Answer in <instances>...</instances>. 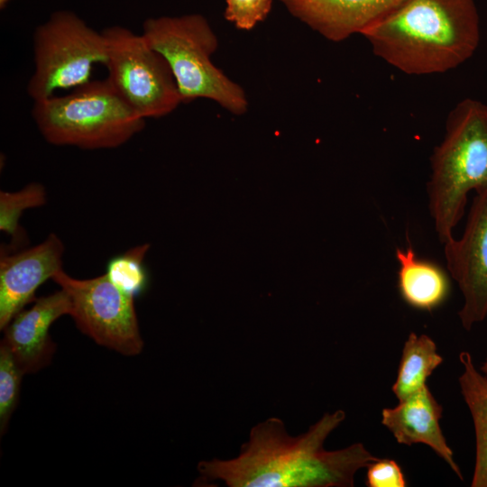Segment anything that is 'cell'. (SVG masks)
<instances>
[{
    "label": "cell",
    "instance_id": "4fadbf2b",
    "mask_svg": "<svg viewBox=\"0 0 487 487\" xmlns=\"http://www.w3.org/2000/svg\"><path fill=\"white\" fill-rule=\"evenodd\" d=\"M442 413V406L426 385L399 400L396 407L383 409L381 423L399 444L411 446L421 443L429 446L463 480L461 469L440 427Z\"/></svg>",
    "mask_w": 487,
    "mask_h": 487
},
{
    "label": "cell",
    "instance_id": "8fae6325",
    "mask_svg": "<svg viewBox=\"0 0 487 487\" xmlns=\"http://www.w3.org/2000/svg\"><path fill=\"white\" fill-rule=\"evenodd\" d=\"M69 298L62 289L33 301L31 308L21 310L7 325L3 340L26 373L46 366L55 351L49 330L52 323L64 315H70Z\"/></svg>",
    "mask_w": 487,
    "mask_h": 487
},
{
    "label": "cell",
    "instance_id": "30bf717a",
    "mask_svg": "<svg viewBox=\"0 0 487 487\" xmlns=\"http://www.w3.org/2000/svg\"><path fill=\"white\" fill-rule=\"evenodd\" d=\"M63 253L64 245L55 234H51L42 243L23 251L12 253L1 251V330L26 304L36 299L37 289L62 269Z\"/></svg>",
    "mask_w": 487,
    "mask_h": 487
},
{
    "label": "cell",
    "instance_id": "8992f818",
    "mask_svg": "<svg viewBox=\"0 0 487 487\" xmlns=\"http://www.w3.org/2000/svg\"><path fill=\"white\" fill-rule=\"evenodd\" d=\"M34 72L28 85L33 101L59 89L78 87L91 79L96 64H106L107 47L96 32L70 11L54 12L33 33Z\"/></svg>",
    "mask_w": 487,
    "mask_h": 487
},
{
    "label": "cell",
    "instance_id": "7402d4cb",
    "mask_svg": "<svg viewBox=\"0 0 487 487\" xmlns=\"http://www.w3.org/2000/svg\"><path fill=\"white\" fill-rule=\"evenodd\" d=\"M480 370L482 372H483L484 374H487V356L483 362V363L482 364V366L480 367Z\"/></svg>",
    "mask_w": 487,
    "mask_h": 487
},
{
    "label": "cell",
    "instance_id": "e0dca14e",
    "mask_svg": "<svg viewBox=\"0 0 487 487\" xmlns=\"http://www.w3.org/2000/svg\"><path fill=\"white\" fill-rule=\"evenodd\" d=\"M148 249L147 244L133 247L113 257L106 266V274L109 280L133 299L142 294L148 284V273L143 264Z\"/></svg>",
    "mask_w": 487,
    "mask_h": 487
},
{
    "label": "cell",
    "instance_id": "5b68a950",
    "mask_svg": "<svg viewBox=\"0 0 487 487\" xmlns=\"http://www.w3.org/2000/svg\"><path fill=\"white\" fill-rule=\"evenodd\" d=\"M142 34L168 62L181 103L207 98L233 114L246 112L244 90L212 62L218 41L203 15L148 18Z\"/></svg>",
    "mask_w": 487,
    "mask_h": 487
},
{
    "label": "cell",
    "instance_id": "3957f363",
    "mask_svg": "<svg viewBox=\"0 0 487 487\" xmlns=\"http://www.w3.org/2000/svg\"><path fill=\"white\" fill-rule=\"evenodd\" d=\"M428 209L444 244L463 217L471 191H487V104L464 98L449 112L430 156Z\"/></svg>",
    "mask_w": 487,
    "mask_h": 487
},
{
    "label": "cell",
    "instance_id": "ac0fdd59",
    "mask_svg": "<svg viewBox=\"0 0 487 487\" xmlns=\"http://www.w3.org/2000/svg\"><path fill=\"white\" fill-rule=\"evenodd\" d=\"M46 203L45 188L40 183H31L16 192H0V230L9 234L13 242L21 243L23 230L19 225L23 212Z\"/></svg>",
    "mask_w": 487,
    "mask_h": 487
},
{
    "label": "cell",
    "instance_id": "6da1fadb",
    "mask_svg": "<svg viewBox=\"0 0 487 487\" xmlns=\"http://www.w3.org/2000/svg\"><path fill=\"white\" fill-rule=\"evenodd\" d=\"M345 418L325 413L308 430L290 436L284 423L271 418L254 426L236 458L202 461L204 482L222 480L229 487H346L356 472L379 459L362 443L327 451L324 443Z\"/></svg>",
    "mask_w": 487,
    "mask_h": 487
},
{
    "label": "cell",
    "instance_id": "603a6c76",
    "mask_svg": "<svg viewBox=\"0 0 487 487\" xmlns=\"http://www.w3.org/2000/svg\"><path fill=\"white\" fill-rule=\"evenodd\" d=\"M10 0H0V8L3 9L6 6Z\"/></svg>",
    "mask_w": 487,
    "mask_h": 487
},
{
    "label": "cell",
    "instance_id": "9c48e42d",
    "mask_svg": "<svg viewBox=\"0 0 487 487\" xmlns=\"http://www.w3.org/2000/svg\"><path fill=\"white\" fill-rule=\"evenodd\" d=\"M444 245L448 272L464 297L458 316L470 331L487 317V191L474 197L463 235Z\"/></svg>",
    "mask_w": 487,
    "mask_h": 487
},
{
    "label": "cell",
    "instance_id": "44dd1931",
    "mask_svg": "<svg viewBox=\"0 0 487 487\" xmlns=\"http://www.w3.org/2000/svg\"><path fill=\"white\" fill-rule=\"evenodd\" d=\"M368 487H405L407 482L399 464L392 459H377L368 467Z\"/></svg>",
    "mask_w": 487,
    "mask_h": 487
},
{
    "label": "cell",
    "instance_id": "9a60e30c",
    "mask_svg": "<svg viewBox=\"0 0 487 487\" xmlns=\"http://www.w3.org/2000/svg\"><path fill=\"white\" fill-rule=\"evenodd\" d=\"M459 376L462 396L472 416L475 435V463L472 487H487V374L477 369L469 352H461Z\"/></svg>",
    "mask_w": 487,
    "mask_h": 487
},
{
    "label": "cell",
    "instance_id": "ffe728a7",
    "mask_svg": "<svg viewBox=\"0 0 487 487\" xmlns=\"http://www.w3.org/2000/svg\"><path fill=\"white\" fill-rule=\"evenodd\" d=\"M272 0H226L225 18L242 30H250L268 15Z\"/></svg>",
    "mask_w": 487,
    "mask_h": 487
},
{
    "label": "cell",
    "instance_id": "5bb4252c",
    "mask_svg": "<svg viewBox=\"0 0 487 487\" xmlns=\"http://www.w3.org/2000/svg\"><path fill=\"white\" fill-rule=\"evenodd\" d=\"M396 259L399 262V291L408 305L432 311L446 299L450 281L440 266L418 258L410 243L405 250H396Z\"/></svg>",
    "mask_w": 487,
    "mask_h": 487
},
{
    "label": "cell",
    "instance_id": "ba28073f",
    "mask_svg": "<svg viewBox=\"0 0 487 487\" xmlns=\"http://www.w3.org/2000/svg\"><path fill=\"white\" fill-rule=\"evenodd\" d=\"M68 294L70 315L78 327L96 344L124 355H136L143 347L134 299L106 276L79 280L62 269L52 277Z\"/></svg>",
    "mask_w": 487,
    "mask_h": 487
},
{
    "label": "cell",
    "instance_id": "d6986e66",
    "mask_svg": "<svg viewBox=\"0 0 487 487\" xmlns=\"http://www.w3.org/2000/svg\"><path fill=\"white\" fill-rule=\"evenodd\" d=\"M24 372L14 354L2 339L0 344V430L5 434L20 395L21 381Z\"/></svg>",
    "mask_w": 487,
    "mask_h": 487
},
{
    "label": "cell",
    "instance_id": "52a82bcc",
    "mask_svg": "<svg viewBox=\"0 0 487 487\" xmlns=\"http://www.w3.org/2000/svg\"><path fill=\"white\" fill-rule=\"evenodd\" d=\"M107 47V79L121 97L144 119L161 117L181 103L166 60L142 34L114 25L102 31Z\"/></svg>",
    "mask_w": 487,
    "mask_h": 487
},
{
    "label": "cell",
    "instance_id": "2e32d148",
    "mask_svg": "<svg viewBox=\"0 0 487 487\" xmlns=\"http://www.w3.org/2000/svg\"><path fill=\"white\" fill-rule=\"evenodd\" d=\"M442 362L435 342L428 335L410 333L404 343L392 392L400 400L418 391Z\"/></svg>",
    "mask_w": 487,
    "mask_h": 487
},
{
    "label": "cell",
    "instance_id": "7a4b0ae2",
    "mask_svg": "<svg viewBox=\"0 0 487 487\" xmlns=\"http://www.w3.org/2000/svg\"><path fill=\"white\" fill-rule=\"evenodd\" d=\"M362 35L375 56L405 74L445 73L477 50L479 13L474 0H402Z\"/></svg>",
    "mask_w": 487,
    "mask_h": 487
},
{
    "label": "cell",
    "instance_id": "277c9868",
    "mask_svg": "<svg viewBox=\"0 0 487 487\" xmlns=\"http://www.w3.org/2000/svg\"><path fill=\"white\" fill-rule=\"evenodd\" d=\"M32 118L44 139L86 150L118 147L141 132L145 119L107 78L90 80L64 96L33 101Z\"/></svg>",
    "mask_w": 487,
    "mask_h": 487
},
{
    "label": "cell",
    "instance_id": "7c38bea8",
    "mask_svg": "<svg viewBox=\"0 0 487 487\" xmlns=\"http://www.w3.org/2000/svg\"><path fill=\"white\" fill-rule=\"evenodd\" d=\"M296 18L332 41L360 33L402 0H280Z\"/></svg>",
    "mask_w": 487,
    "mask_h": 487
}]
</instances>
